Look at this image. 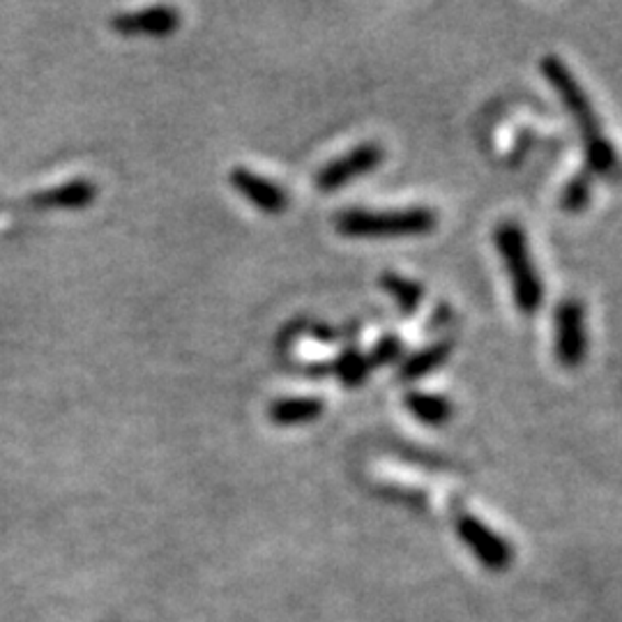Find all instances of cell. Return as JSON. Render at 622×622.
I'll list each match as a JSON object with an SVG mask.
<instances>
[{
    "label": "cell",
    "instance_id": "9",
    "mask_svg": "<svg viewBox=\"0 0 622 622\" xmlns=\"http://www.w3.org/2000/svg\"><path fill=\"white\" fill-rule=\"evenodd\" d=\"M234 182L247 199H252L259 207H263V211H267V213H279L286 207L288 196L279 190L275 182H270V180L249 174V171H236Z\"/></svg>",
    "mask_w": 622,
    "mask_h": 622
},
{
    "label": "cell",
    "instance_id": "12",
    "mask_svg": "<svg viewBox=\"0 0 622 622\" xmlns=\"http://www.w3.org/2000/svg\"><path fill=\"white\" fill-rule=\"evenodd\" d=\"M381 286L387 290V296L397 302V307L404 311V316H412L415 311L422 307V300H424L422 284L406 279L402 275L385 273L381 279Z\"/></svg>",
    "mask_w": 622,
    "mask_h": 622
},
{
    "label": "cell",
    "instance_id": "3",
    "mask_svg": "<svg viewBox=\"0 0 622 622\" xmlns=\"http://www.w3.org/2000/svg\"><path fill=\"white\" fill-rule=\"evenodd\" d=\"M539 70H542L549 86L555 91L558 99L563 101V107L576 120L584 141L597 134H605L601 132V122L593 109L590 97L586 95L584 86L576 81L574 72L565 65V60H560L558 56H545L542 62H539Z\"/></svg>",
    "mask_w": 622,
    "mask_h": 622
},
{
    "label": "cell",
    "instance_id": "13",
    "mask_svg": "<svg viewBox=\"0 0 622 622\" xmlns=\"http://www.w3.org/2000/svg\"><path fill=\"white\" fill-rule=\"evenodd\" d=\"M330 371H335L337 373V379L348 385V387H358L360 383L367 381L369 376V371H371V364H369V358L364 356V352L360 348H346L342 350V356L330 364Z\"/></svg>",
    "mask_w": 622,
    "mask_h": 622
},
{
    "label": "cell",
    "instance_id": "16",
    "mask_svg": "<svg viewBox=\"0 0 622 622\" xmlns=\"http://www.w3.org/2000/svg\"><path fill=\"white\" fill-rule=\"evenodd\" d=\"M402 356H404V342L397 335H385L373 344L367 358L371 367H387L392 362H397Z\"/></svg>",
    "mask_w": 622,
    "mask_h": 622
},
{
    "label": "cell",
    "instance_id": "10",
    "mask_svg": "<svg viewBox=\"0 0 622 622\" xmlns=\"http://www.w3.org/2000/svg\"><path fill=\"white\" fill-rule=\"evenodd\" d=\"M584 153L588 162V174H597L601 178H618L622 171L620 155L615 153L613 143L605 136L597 134L584 141Z\"/></svg>",
    "mask_w": 622,
    "mask_h": 622
},
{
    "label": "cell",
    "instance_id": "7",
    "mask_svg": "<svg viewBox=\"0 0 622 622\" xmlns=\"http://www.w3.org/2000/svg\"><path fill=\"white\" fill-rule=\"evenodd\" d=\"M450 356H452V344L445 339L433 342L420 350H415L399 364V381L402 383L420 381L429 376V373L439 371L447 362Z\"/></svg>",
    "mask_w": 622,
    "mask_h": 622
},
{
    "label": "cell",
    "instance_id": "4",
    "mask_svg": "<svg viewBox=\"0 0 622 622\" xmlns=\"http://www.w3.org/2000/svg\"><path fill=\"white\" fill-rule=\"evenodd\" d=\"M553 352L558 364L576 369L588 356L586 307L576 298L558 302L553 314Z\"/></svg>",
    "mask_w": 622,
    "mask_h": 622
},
{
    "label": "cell",
    "instance_id": "14",
    "mask_svg": "<svg viewBox=\"0 0 622 622\" xmlns=\"http://www.w3.org/2000/svg\"><path fill=\"white\" fill-rule=\"evenodd\" d=\"M593 196V180L588 171H578L576 176H572L567 180V184L563 187V194H560V207L570 215H578L584 213Z\"/></svg>",
    "mask_w": 622,
    "mask_h": 622
},
{
    "label": "cell",
    "instance_id": "2",
    "mask_svg": "<svg viewBox=\"0 0 622 622\" xmlns=\"http://www.w3.org/2000/svg\"><path fill=\"white\" fill-rule=\"evenodd\" d=\"M439 224L431 207L415 205L402 211H346L337 215V231L350 238H397L422 236Z\"/></svg>",
    "mask_w": 622,
    "mask_h": 622
},
{
    "label": "cell",
    "instance_id": "11",
    "mask_svg": "<svg viewBox=\"0 0 622 622\" xmlns=\"http://www.w3.org/2000/svg\"><path fill=\"white\" fill-rule=\"evenodd\" d=\"M325 404L314 397H294V399H279L270 408V418L277 424H300L316 420L323 412Z\"/></svg>",
    "mask_w": 622,
    "mask_h": 622
},
{
    "label": "cell",
    "instance_id": "1",
    "mask_svg": "<svg viewBox=\"0 0 622 622\" xmlns=\"http://www.w3.org/2000/svg\"><path fill=\"white\" fill-rule=\"evenodd\" d=\"M493 240L510 275L516 309L524 316H535L545 302V284L533 263L526 231L516 222H503L498 224Z\"/></svg>",
    "mask_w": 622,
    "mask_h": 622
},
{
    "label": "cell",
    "instance_id": "6",
    "mask_svg": "<svg viewBox=\"0 0 622 622\" xmlns=\"http://www.w3.org/2000/svg\"><path fill=\"white\" fill-rule=\"evenodd\" d=\"M456 533H459L462 542L473 551V555L480 560V563L493 572H501L512 565V547L510 542L493 533L489 526H485L480 518H475L470 514L459 516L456 522Z\"/></svg>",
    "mask_w": 622,
    "mask_h": 622
},
{
    "label": "cell",
    "instance_id": "15",
    "mask_svg": "<svg viewBox=\"0 0 622 622\" xmlns=\"http://www.w3.org/2000/svg\"><path fill=\"white\" fill-rule=\"evenodd\" d=\"M174 12L171 10H148V12H141L134 16H122V21H118V28L122 26L124 31H169L174 26Z\"/></svg>",
    "mask_w": 622,
    "mask_h": 622
},
{
    "label": "cell",
    "instance_id": "8",
    "mask_svg": "<svg viewBox=\"0 0 622 622\" xmlns=\"http://www.w3.org/2000/svg\"><path fill=\"white\" fill-rule=\"evenodd\" d=\"M404 406L415 420H420L427 427H443L454 418V406L441 394L433 392L410 390L406 392Z\"/></svg>",
    "mask_w": 622,
    "mask_h": 622
},
{
    "label": "cell",
    "instance_id": "5",
    "mask_svg": "<svg viewBox=\"0 0 622 622\" xmlns=\"http://www.w3.org/2000/svg\"><path fill=\"white\" fill-rule=\"evenodd\" d=\"M383 159H385L383 145L360 143L352 151H348L346 155L332 159L327 166H323L316 176V187L321 192L342 190V187L348 184L350 180H356L360 176L371 174L373 169H379Z\"/></svg>",
    "mask_w": 622,
    "mask_h": 622
}]
</instances>
